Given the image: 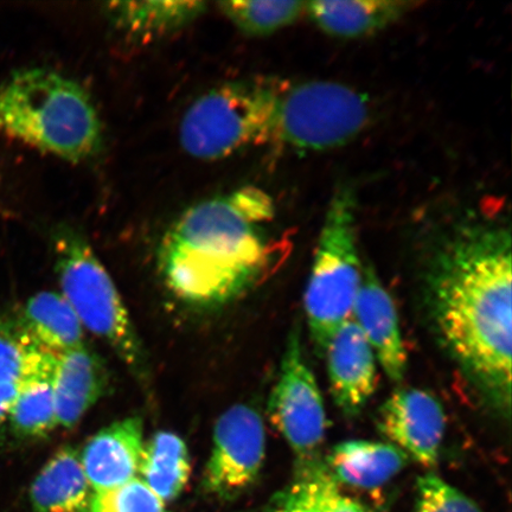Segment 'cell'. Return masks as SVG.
I'll list each match as a JSON object with an SVG mask.
<instances>
[{
  "mask_svg": "<svg viewBox=\"0 0 512 512\" xmlns=\"http://www.w3.org/2000/svg\"><path fill=\"white\" fill-rule=\"evenodd\" d=\"M323 356L335 405L345 418H356L376 392L377 360L354 320L335 332Z\"/></svg>",
  "mask_w": 512,
  "mask_h": 512,
  "instance_id": "obj_11",
  "label": "cell"
},
{
  "mask_svg": "<svg viewBox=\"0 0 512 512\" xmlns=\"http://www.w3.org/2000/svg\"><path fill=\"white\" fill-rule=\"evenodd\" d=\"M16 318L32 341L50 354L59 356L85 345V329L61 293H37Z\"/></svg>",
  "mask_w": 512,
  "mask_h": 512,
  "instance_id": "obj_19",
  "label": "cell"
},
{
  "mask_svg": "<svg viewBox=\"0 0 512 512\" xmlns=\"http://www.w3.org/2000/svg\"><path fill=\"white\" fill-rule=\"evenodd\" d=\"M369 101L334 81L281 82L272 143L294 152L337 149L369 124Z\"/></svg>",
  "mask_w": 512,
  "mask_h": 512,
  "instance_id": "obj_7",
  "label": "cell"
},
{
  "mask_svg": "<svg viewBox=\"0 0 512 512\" xmlns=\"http://www.w3.org/2000/svg\"><path fill=\"white\" fill-rule=\"evenodd\" d=\"M213 437L203 489L222 499L238 497L255 483L264 466V420L253 407L236 405L217 420Z\"/></svg>",
  "mask_w": 512,
  "mask_h": 512,
  "instance_id": "obj_9",
  "label": "cell"
},
{
  "mask_svg": "<svg viewBox=\"0 0 512 512\" xmlns=\"http://www.w3.org/2000/svg\"><path fill=\"white\" fill-rule=\"evenodd\" d=\"M356 219V191L351 185H339L326 210L304 296L307 328L320 356L335 332L351 319L361 287Z\"/></svg>",
  "mask_w": 512,
  "mask_h": 512,
  "instance_id": "obj_4",
  "label": "cell"
},
{
  "mask_svg": "<svg viewBox=\"0 0 512 512\" xmlns=\"http://www.w3.org/2000/svg\"><path fill=\"white\" fill-rule=\"evenodd\" d=\"M221 14L248 37H265L290 27L305 14V2L296 0H234L217 4Z\"/></svg>",
  "mask_w": 512,
  "mask_h": 512,
  "instance_id": "obj_23",
  "label": "cell"
},
{
  "mask_svg": "<svg viewBox=\"0 0 512 512\" xmlns=\"http://www.w3.org/2000/svg\"><path fill=\"white\" fill-rule=\"evenodd\" d=\"M268 414L296 458L297 469L320 463L328 428L324 399L303 351L300 329L288 335Z\"/></svg>",
  "mask_w": 512,
  "mask_h": 512,
  "instance_id": "obj_8",
  "label": "cell"
},
{
  "mask_svg": "<svg viewBox=\"0 0 512 512\" xmlns=\"http://www.w3.org/2000/svg\"><path fill=\"white\" fill-rule=\"evenodd\" d=\"M144 445V427L139 418L114 422L93 435L80 457L94 494L137 478Z\"/></svg>",
  "mask_w": 512,
  "mask_h": 512,
  "instance_id": "obj_13",
  "label": "cell"
},
{
  "mask_svg": "<svg viewBox=\"0 0 512 512\" xmlns=\"http://www.w3.org/2000/svg\"><path fill=\"white\" fill-rule=\"evenodd\" d=\"M408 460L406 454L392 444L348 440L332 448L325 467L337 484L374 490L398 476Z\"/></svg>",
  "mask_w": 512,
  "mask_h": 512,
  "instance_id": "obj_15",
  "label": "cell"
},
{
  "mask_svg": "<svg viewBox=\"0 0 512 512\" xmlns=\"http://www.w3.org/2000/svg\"><path fill=\"white\" fill-rule=\"evenodd\" d=\"M414 6L401 0H319L305 3V14L326 35L352 40L388 28Z\"/></svg>",
  "mask_w": 512,
  "mask_h": 512,
  "instance_id": "obj_16",
  "label": "cell"
},
{
  "mask_svg": "<svg viewBox=\"0 0 512 512\" xmlns=\"http://www.w3.org/2000/svg\"><path fill=\"white\" fill-rule=\"evenodd\" d=\"M297 477L275 498L270 512H324L323 496L329 472L318 463L297 469Z\"/></svg>",
  "mask_w": 512,
  "mask_h": 512,
  "instance_id": "obj_24",
  "label": "cell"
},
{
  "mask_svg": "<svg viewBox=\"0 0 512 512\" xmlns=\"http://www.w3.org/2000/svg\"><path fill=\"white\" fill-rule=\"evenodd\" d=\"M281 82L248 79L223 83L196 99L179 125L185 153L215 162L249 146L272 143Z\"/></svg>",
  "mask_w": 512,
  "mask_h": 512,
  "instance_id": "obj_5",
  "label": "cell"
},
{
  "mask_svg": "<svg viewBox=\"0 0 512 512\" xmlns=\"http://www.w3.org/2000/svg\"><path fill=\"white\" fill-rule=\"evenodd\" d=\"M274 209L264 190L243 187L185 210L159 246L166 286L192 305L238 299L270 267L272 247L264 226L273 220Z\"/></svg>",
  "mask_w": 512,
  "mask_h": 512,
  "instance_id": "obj_2",
  "label": "cell"
},
{
  "mask_svg": "<svg viewBox=\"0 0 512 512\" xmlns=\"http://www.w3.org/2000/svg\"><path fill=\"white\" fill-rule=\"evenodd\" d=\"M351 319L366 337L383 373L393 383L400 384L407 373L408 356L398 311L392 296L370 265L363 267Z\"/></svg>",
  "mask_w": 512,
  "mask_h": 512,
  "instance_id": "obj_12",
  "label": "cell"
},
{
  "mask_svg": "<svg viewBox=\"0 0 512 512\" xmlns=\"http://www.w3.org/2000/svg\"><path fill=\"white\" fill-rule=\"evenodd\" d=\"M379 430L408 459L433 467L443 448L446 415L441 403L426 390L400 388L381 406Z\"/></svg>",
  "mask_w": 512,
  "mask_h": 512,
  "instance_id": "obj_10",
  "label": "cell"
},
{
  "mask_svg": "<svg viewBox=\"0 0 512 512\" xmlns=\"http://www.w3.org/2000/svg\"><path fill=\"white\" fill-rule=\"evenodd\" d=\"M414 512H483L478 504L443 478L427 473L416 483Z\"/></svg>",
  "mask_w": 512,
  "mask_h": 512,
  "instance_id": "obj_26",
  "label": "cell"
},
{
  "mask_svg": "<svg viewBox=\"0 0 512 512\" xmlns=\"http://www.w3.org/2000/svg\"><path fill=\"white\" fill-rule=\"evenodd\" d=\"M0 132L74 164L94 158L104 144L91 95L48 68L18 70L0 85Z\"/></svg>",
  "mask_w": 512,
  "mask_h": 512,
  "instance_id": "obj_3",
  "label": "cell"
},
{
  "mask_svg": "<svg viewBox=\"0 0 512 512\" xmlns=\"http://www.w3.org/2000/svg\"><path fill=\"white\" fill-rule=\"evenodd\" d=\"M55 360L56 355L32 341L16 317L0 316V437L24 381Z\"/></svg>",
  "mask_w": 512,
  "mask_h": 512,
  "instance_id": "obj_18",
  "label": "cell"
},
{
  "mask_svg": "<svg viewBox=\"0 0 512 512\" xmlns=\"http://www.w3.org/2000/svg\"><path fill=\"white\" fill-rule=\"evenodd\" d=\"M104 362L86 345L56 356L53 390L57 426L73 428L105 394Z\"/></svg>",
  "mask_w": 512,
  "mask_h": 512,
  "instance_id": "obj_14",
  "label": "cell"
},
{
  "mask_svg": "<svg viewBox=\"0 0 512 512\" xmlns=\"http://www.w3.org/2000/svg\"><path fill=\"white\" fill-rule=\"evenodd\" d=\"M93 496L80 452L72 446L61 447L48 460L29 492L34 512H89Z\"/></svg>",
  "mask_w": 512,
  "mask_h": 512,
  "instance_id": "obj_17",
  "label": "cell"
},
{
  "mask_svg": "<svg viewBox=\"0 0 512 512\" xmlns=\"http://www.w3.org/2000/svg\"><path fill=\"white\" fill-rule=\"evenodd\" d=\"M427 305L448 356L477 392L511 412V234L492 220L448 230L427 267Z\"/></svg>",
  "mask_w": 512,
  "mask_h": 512,
  "instance_id": "obj_1",
  "label": "cell"
},
{
  "mask_svg": "<svg viewBox=\"0 0 512 512\" xmlns=\"http://www.w3.org/2000/svg\"><path fill=\"white\" fill-rule=\"evenodd\" d=\"M190 467L184 440L172 432H158L144 445L139 475L165 503L181 494L188 483Z\"/></svg>",
  "mask_w": 512,
  "mask_h": 512,
  "instance_id": "obj_21",
  "label": "cell"
},
{
  "mask_svg": "<svg viewBox=\"0 0 512 512\" xmlns=\"http://www.w3.org/2000/svg\"><path fill=\"white\" fill-rule=\"evenodd\" d=\"M55 362L31 375L19 389L8 420V430L15 437L40 439L57 427L53 390Z\"/></svg>",
  "mask_w": 512,
  "mask_h": 512,
  "instance_id": "obj_22",
  "label": "cell"
},
{
  "mask_svg": "<svg viewBox=\"0 0 512 512\" xmlns=\"http://www.w3.org/2000/svg\"><path fill=\"white\" fill-rule=\"evenodd\" d=\"M54 240L61 294L83 329L105 341L134 374L143 377L142 342L110 273L78 230L68 226L57 229Z\"/></svg>",
  "mask_w": 512,
  "mask_h": 512,
  "instance_id": "obj_6",
  "label": "cell"
},
{
  "mask_svg": "<svg viewBox=\"0 0 512 512\" xmlns=\"http://www.w3.org/2000/svg\"><path fill=\"white\" fill-rule=\"evenodd\" d=\"M204 2H114L105 5L115 29L139 40L174 34L201 17Z\"/></svg>",
  "mask_w": 512,
  "mask_h": 512,
  "instance_id": "obj_20",
  "label": "cell"
},
{
  "mask_svg": "<svg viewBox=\"0 0 512 512\" xmlns=\"http://www.w3.org/2000/svg\"><path fill=\"white\" fill-rule=\"evenodd\" d=\"M89 512H165V503L142 479L95 492Z\"/></svg>",
  "mask_w": 512,
  "mask_h": 512,
  "instance_id": "obj_25",
  "label": "cell"
},
{
  "mask_svg": "<svg viewBox=\"0 0 512 512\" xmlns=\"http://www.w3.org/2000/svg\"><path fill=\"white\" fill-rule=\"evenodd\" d=\"M323 508L324 512H374L354 498L343 495L330 475L324 486Z\"/></svg>",
  "mask_w": 512,
  "mask_h": 512,
  "instance_id": "obj_27",
  "label": "cell"
}]
</instances>
